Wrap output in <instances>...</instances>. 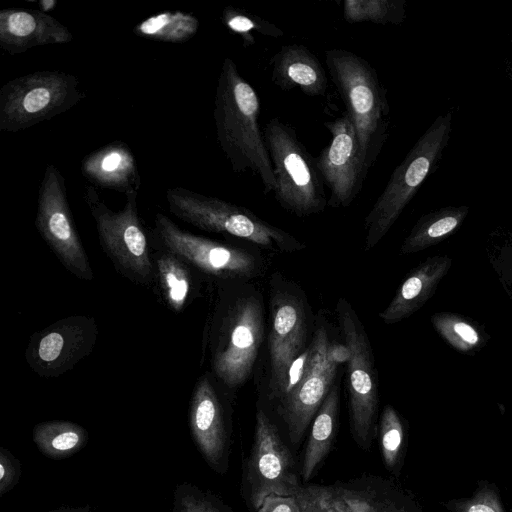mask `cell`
Instances as JSON below:
<instances>
[{"label":"cell","mask_w":512,"mask_h":512,"mask_svg":"<svg viewBox=\"0 0 512 512\" xmlns=\"http://www.w3.org/2000/svg\"><path fill=\"white\" fill-rule=\"evenodd\" d=\"M351 356V350L344 342L341 343H329L327 348V358L330 362L335 365L347 364Z\"/></svg>","instance_id":"32"},{"label":"cell","mask_w":512,"mask_h":512,"mask_svg":"<svg viewBox=\"0 0 512 512\" xmlns=\"http://www.w3.org/2000/svg\"><path fill=\"white\" fill-rule=\"evenodd\" d=\"M301 486L293 455L278 427L258 409L254 440L243 471V487L250 505L257 510L271 494L296 496Z\"/></svg>","instance_id":"9"},{"label":"cell","mask_w":512,"mask_h":512,"mask_svg":"<svg viewBox=\"0 0 512 512\" xmlns=\"http://www.w3.org/2000/svg\"><path fill=\"white\" fill-rule=\"evenodd\" d=\"M263 332V307L257 296H241L216 309L208 350L212 371L224 385L234 388L247 380Z\"/></svg>","instance_id":"3"},{"label":"cell","mask_w":512,"mask_h":512,"mask_svg":"<svg viewBox=\"0 0 512 512\" xmlns=\"http://www.w3.org/2000/svg\"><path fill=\"white\" fill-rule=\"evenodd\" d=\"M172 512H231L218 497L190 483L176 486Z\"/></svg>","instance_id":"28"},{"label":"cell","mask_w":512,"mask_h":512,"mask_svg":"<svg viewBox=\"0 0 512 512\" xmlns=\"http://www.w3.org/2000/svg\"><path fill=\"white\" fill-rule=\"evenodd\" d=\"M456 225L457 220L454 217H445L432 223L427 229V234L431 238H436L450 232Z\"/></svg>","instance_id":"33"},{"label":"cell","mask_w":512,"mask_h":512,"mask_svg":"<svg viewBox=\"0 0 512 512\" xmlns=\"http://www.w3.org/2000/svg\"><path fill=\"white\" fill-rule=\"evenodd\" d=\"M260 100L254 87L226 57L221 65L213 117L218 144L236 173L251 171L264 193L274 192L276 180L269 152L259 126Z\"/></svg>","instance_id":"1"},{"label":"cell","mask_w":512,"mask_h":512,"mask_svg":"<svg viewBox=\"0 0 512 512\" xmlns=\"http://www.w3.org/2000/svg\"><path fill=\"white\" fill-rule=\"evenodd\" d=\"M324 125L331 140L317 157V168L330 191L328 205L347 207L360 193L368 171L361 160L355 128L348 114Z\"/></svg>","instance_id":"15"},{"label":"cell","mask_w":512,"mask_h":512,"mask_svg":"<svg viewBox=\"0 0 512 512\" xmlns=\"http://www.w3.org/2000/svg\"><path fill=\"white\" fill-rule=\"evenodd\" d=\"M72 40L68 27L44 11L17 8L0 11V46L10 55Z\"/></svg>","instance_id":"19"},{"label":"cell","mask_w":512,"mask_h":512,"mask_svg":"<svg viewBox=\"0 0 512 512\" xmlns=\"http://www.w3.org/2000/svg\"><path fill=\"white\" fill-rule=\"evenodd\" d=\"M271 80L283 91L299 89L305 95L326 94L328 79L318 57L300 44L282 46L271 58Z\"/></svg>","instance_id":"20"},{"label":"cell","mask_w":512,"mask_h":512,"mask_svg":"<svg viewBox=\"0 0 512 512\" xmlns=\"http://www.w3.org/2000/svg\"><path fill=\"white\" fill-rule=\"evenodd\" d=\"M47 512H95L90 506L81 507H60Z\"/></svg>","instance_id":"35"},{"label":"cell","mask_w":512,"mask_h":512,"mask_svg":"<svg viewBox=\"0 0 512 512\" xmlns=\"http://www.w3.org/2000/svg\"><path fill=\"white\" fill-rule=\"evenodd\" d=\"M433 133L425 135L394 170L364 220L365 251L385 236L412 194L428 174L433 158Z\"/></svg>","instance_id":"16"},{"label":"cell","mask_w":512,"mask_h":512,"mask_svg":"<svg viewBox=\"0 0 512 512\" xmlns=\"http://www.w3.org/2000/svg\"><path fill=\"white\" fill-rule=\"evenodd\" d=\"M190 434L206 463L217 473L228 468L230 430L224 407L206 375L197 381L189 406Z\"/></svg>","instance_id":"18"},{"label":"cell","mask_w":512,"mask_h":512,"mask_svg":"<svg viewBox=\"0 0 512 512\" xmlns=\"http://www.w3.org/2000/svg\"><path fill=\"white\" fill-rule=\"evenodd\" d=\"M339 393L332 386L317 411L305 447L300 476L308 482L330 451L337 424Z\"/></svg>","instance_id":"23"},{"label":"cell","mask_w":512,"mask_h":512,"mask_svg":"<svg viewBox=\"0 0 512 512\" xmlns=\"http://www.w3.org/2000/svg\"><path fill=\"white\" fill-rule=\"evenodd\" d=\"M269 332L270 392L280 400L289 387L290 371L306 341L307 315L300 298L275 292L271 298Z\"/></svg>","instance_id":"17"},{"label":"cell","mask_w":512,"mask_h":512,"mask_svg":"<svg viewBox=\"0 0 512 512\" xmlns=\"http://www.w3.org/2000/svg\"><path fill=\"white\" fill-rule=\"evenodd\" d=\"M35 226L71 274L83 280L93 278L89 258L73 222L65 179L51 163L46 166L39 187Z\"/></svg>","instance_id":"10"},{"label":"cell","mask_w":512,"mask_h":512,"mask_svg":"<svg viewBox=\"0 0 512 512\" xmlns=\"http://www.w3.org/2000/svg\"><path fill=\"white\" fill-rule=\"evenodd\" d=\"M153 236L156 249L177 255L208 276L233 281L252 277L258 271L252 254L187 232L162 213L155 216Z\"/></svg>","instance_id":"11"},{"label":"cell","mask_w":512,"mask_h":512,"mask_svg":"<svg viewBox=\"0 0 512 512\" xmlns=\"http://www.w3.org/2000/svg\"><path fill=\"white\" fill-rule=\"evenodd\" d=\"M296 497L301 512H412L392 480L373 474L327 485L305 484Z\"/></svg>","instance_id":"12"},{"label":"cell","mask_w":512,"mask_h":512,"mask_svg":"<svg viewBox=\"0 0 512 512\" xmlns=\"http://www.w3.org/2000/svg\"><path fill=\"white\" fill-rule=\"evenodd\" d=\"M336 311L344 342L351 350L347 363L351 434L357 445L368 451L377 433L378 385L373 351L365 328L348 300L340 298Z\"/></svg>","instance_id":"8"},{"label":"cell","mask_w":512,"mask_h":512,"mask_svg":"<svg viewBox=\"0 0 512 512\" xmlns=\"http://www.w3.org/2000/svg\"><path fill=\"white\" fill-rule=\"evenodd\" d=\"M85 201L95 221L100 245L119 274L134 284L151 286L155 266L137 208V192L126 194L122 210L113 211L101 201L92 186Z\"/></svg>","instance_id":"7"},{"label":"cell","mask_w":512,"mask_h":512,"mask_svg":"<svg viewBox=\"0 0 512 512\" xmlns=\"http://www.w3.org/2000/svg\"><path fill=\"white\" fill-rule=\"evenodd\" d=\"M329 343L326 330L318 328L307 350L301 374L279 400V412L293 444L302 440L332 388L338 366L327 358Z\"/></svg>","instance_id":"13"},{"label":"cell","mask_w":512,"mask_h":512,"mask_svg":"<svg viewBox=\"0 0 512 512\" xmlns=\"http://www.w3.org/2000/svg\"><path fill=\"white\" fill-rule=\"evenodd\" d=\"M378 439L385 466L393 470L400 457L403 431L396 411L389 405L383 408L381 414Z\"/></svg>","instance_id":"29"},{"label":"cell","mask_w":512,"mask_h":512,"mask_svg":"<svg viewBox=\"0 0 512 512\" xmlns=\"http://www.w3.org/2000/svg\"><path fill=\"white\" fill-rule=\"evenodd\" d=\"M454 330L458 335L461 336V338H463L470 344H474L478 340L475 330L465 323H456L454 326Z\"/></svg>","instance_id":"34"},{"label":"cell","mask_w":512,"mask_h":512,"mask_svg":"<svg viewBox=\"0 0 512 512\" xmlns=\"http://www.w3.org/2000/svg\"><path fill=\"white\" fill-rule=\"evenodd\" d=\"M97 337L98 326L93 317L62 318L31 336L25 360L37 375L58 377L91 353Z\"/></svg>","instance_id":"14"},{"label":"cell","mask_w":512,"mask_h":512,"mask_svg":"<svg viewBox=\"0 0 512 512\" xmlns=\"http://www.w3.org/2000/svg\"><path fill=\"white\" fill-rule=\"evenodd\" d=\"M81 172L91 183L126 194L138 192L141 178L130 147L114 141L87 154Z\"/></svg>","instance_id":"21"},{"label":"cell","mask_w":512,"mask_h":512,"mask_svg":"<svg viewBox=\"0 0 512 512\" xmlns=\"http://www.w3.org/2000/svg\"><path fill=\"white\" fill-rule=\"evenodd\" d=\"M79 79L60 70H40L7 81L0 89V130L18 132L75 106L84 92Z\"/></svg>","instance_id":"6"},{"label":"cell","mask_w":512,"mask_h":512,"mask_svg":"<svg viewBox=\"0 0 512 512\" xmlns=\"http://www.w3.org/2000/svg\"><path fill=\"white\" fill-rule=\"evenodd\" d=\"M469 512H495L491 507L484 504H476L470 507Z\"/></svg>","instance_id":"36"},{"label":"cell","mask_w":512,"mask_h":512,"mask_svg":"<svg viewBox=\"0 0 512 512\" xmlns=\"http://www.w3.org/2000/svg\"><path fill=\"white\" fill-rule=\"evenodd\" d=\"M199 29V20L191 13L164 11L138 23L136 36L168 43H183L193 38Z\"/></svg>","instance_id":"25"},{"label":"cell","mask_w":512,"mask_h":512,"mask_svg":"<svg viewBox=\"0 0 512 512\" xmlns=\"http://www.w3.org/2000/svg\"><path fill=\"white\" fill-rule=\"evenodd\" d=\"M21 463L10 450L0 448V496L11 491L19 482Z\"/></svg>","instance_id":"30"},{"label":"cell","mask_w":512,"mask_h":512,"mask_svg":"<svg viewBox=\"0 0 512 512\" xmlns=\"http://www.w3.org/2000/svg\"><path fill=\"white\" fill-rule=\"evenodd\" d=\"M165 196L175 217L201 230L229 234L273 251L294 252L305 247L245 207L182 187L169 188Z\"/></svg>","instance_id":"5"},{"label":"cell","mask_w":512,"mask_h":512,"mask_svg":"<svg viewBox=\"0 0 512 512\" xmlns=\"http://www.w3.org/2000/svg\"><path fill=\"white\" fill-rule=\"evenodd\" d=\"M257 512H301L300 504L295 495L282 496L271 494L262 502Z\"/></svg>","instance_id":"31"},{"label":"cell","mask_w":512,"mask_h":512,"mask_svg":"<svg viewBox=\"0 0 512 512\" xmlns=\"http://www.w3.org/2000/svg\"><path fill=\"white\" fill-rule=\"evenodd\" d=\"M263 136L276 180V201L299 217L323 211L328 205L324 182L316 159L299 140L295 129L276 117L266 123Z\"/></svg>","instance_id":"4"},{"label":"cell","mask_w":512,"mask_h":512,"mask_svg":"<svg viewBox=\"0 0 512 512\" xmlns=\"http://www.w3.org/2000/svg\"><path fill=\"white\" fill-rule=\"evenodd\" d=\"M221 20L231 33L241 37L245 47L252 46L255 43L254 33L274 38L284 35L283 30L274 23L232 6L223 9Z\"/></svg>","instance_id":"27"},{"label":"cell","mask_w":512,"mask_h":512,"mask_svg":"<svg viewBox=\"0 0 512 512\" xmlns=\"http://www.w3.org/2000/svg\"><path fill=\"white\" fill-rule=\"evenodd\" d=\"M161 300L174 313L182 312L197 295L198 271L177 255L157 249L152 254Z\"/></svg>","instance_id":"22"},{"label":"cell","mask_w":512,"mask_h":512,"mask_svg":"<svg viewBox=\"0 0 512 512\" xmlns=\"http://www.w3.org/2000/svg\"><path fill=\"white\" fill-rule=\"evenodd\" d=\"M88 439L86 429L71 421H45L32 430V440L39 452L53 460L73 456L85 447Z\"/></svg>","instance_id":"24"},{"label":"cell","mask_w":512,"mask_h":512,"mask_svg":"<svg viewBox=\"0 0 512 512\" xmlns=\"http://www.w3.org/2000/svg\"><path fill=\"white\" fill-rule=\"evenodd\" d=\"M342 13L344 20L350 24L372 22L387 25L402 20L403 8L398 0H344Z\"/></svg>","instance_id":"26"},{"label":"cell","mask_w":512,"mask_h":512,"mask_svg":"<svg viewBox=\"0 0 512 512\" xmlns=\"http://www.w3.org/2000/svg\"><path fill=\"white\" fill-rule=\"evenodd\" d=\"M325 65L354 125L360 157L369 171L388 137L386 89L375 68L351 51L326 50Z\"/></svg>","instance_id":"2"}]
</instances>
